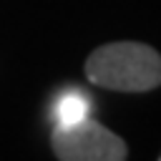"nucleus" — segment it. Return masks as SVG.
Instances as JSON below:
<instances>
[{
    "mask_svg": "<svg viewBox=\"0 0 161 161\" xmlns=\"http://www.w3.org/2000/svg\"><path fill=\"white\" fill-rule=\"evenodd\" d=\"M83 73L103 91L148 93L161 88V53L141 40L103 43L88 53Z\"/></svg>",
    "mask_w": 161,
    "mask_h": 161,
    "instance_id": "1",
    "label": "nucleus"
},
{
    "mask_svg": "<svg viewBox=\"0 0 161 161\" xmlns=\"http://www.w3.org/2000/svg\"><path fill=\"white\" fill-rule=\"evenodd\" d=\"M53 156L60 161H123L128 158L126 141L106 128L101 121L80 116L75 121H58L50 133Z\"/></svg>",
    "mask_w": 161,
    "mask_h": 161,
    "instance_id": "2",
    "label": "nucleus"
},
{
    "mask_svg": "<svg viewBox=\"0 0 161 161\" xmlns=\"http://www.w3.org/2000/svg\"><path fill=\"white\" fill-rule=\"evenodd\" d=\"M88 103L80 96H65L58 106V121H75L80 116H88Z\"/></svg>",
    "mask_w": 161,
    "mask_h": 161,
    "instance_id": "3",
    "label": "nucleus"
},
{
    "mask_svg": "<svg viewBox=\"0 0 161 161\" xmlns=\"http://www.w3.org/2000/svg\"><path fill=\"white\" fill-rule=\"evenodd\" d=\"M158 161H161V151H158Z\"/></svg>",
    "mask_w": 161,
    "mask_h": 161,
    "instance_id": "4",
    "label": "nucleus"
}]
</instances>
